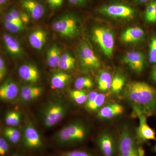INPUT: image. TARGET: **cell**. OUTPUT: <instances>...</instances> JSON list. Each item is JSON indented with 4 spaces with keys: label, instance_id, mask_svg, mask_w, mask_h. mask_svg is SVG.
Listing matches in <instances>:
<instances>
[{
    "label": "cell",
    "instance_id": "cell-24",
    "mask_svg": "<svg viewBox=\"0 0 156 156\" xmlns=\"http://www.w3.org/2000/svg\"><path fill=\"white\" fill-rule=\"evenodd\" d=\"M76 60L75 58L69 53L62 54L58 67L64 71H69L74 68Z\"/></svg>",
    "mask_w": 156,
    "mask_h": 156
},
{
    "label": "cell",
    "instance_id": "cell-9",
    "mask_svg": "<svg viewBox=\"0 0 156 156\" xmlns=\"http://www.w3.org/2000/svg\"><path fill=\"white\" fill-rule=\"evenodd\" d=\"M78 53L83 67L91 69L100 67L99 59L87 42H83L81 44L78 50Z\"/></svg>",
    "mask_w": 156,
    "mask_h": 156
},
{
    "label": "cell",
    "instance_id": "cell-36",
    "mask_svg": "<svg viewBox=\"0 0 156 156\" xmlns=\"http://www.w3.org/2000/svg\"><path fill=\"white\" fill-rule=\"evenodd\" d=\"M7 73V68L2 57H0V80H3Z\"/></svg>",
    "mask_w": 156,
    "mask_h": 156
},
{
    "label": "cell",
    "instance_id": "cell-26",
    "mask_svg": "<svg viewBox=\"0 0 156 156\" xmlns=\"http://www.w3.org/2000/svg\"><path fill=\"white\" fill-rule=\"evenodd\" d=\"M106 95L103 93H98L94 100L85 104V107L89 111L94 112L100 109L105 103Z\"/></svg>",
    "mask_w": 156,
    "mask_h": 156
},
{
    "label": "cell",
    "instance_id": "cell-8",
    "mask_svg": "<svg viewBox=\"0 0 156 156\" xmlns=\"http://www.w3.org/2000/svg\"><path fill=\"white\" fill-rule=\"evenodd\" d=\"M133 108L139 119V126L136 131V138L138 141L144 142L156 140L155 132L148 125L147 117L138 109Z\"/></svg>",
    "mask_w": 156,
    "mask_h": 156
},
{
    "label": "cell",
    "instance_id": "cell-45",
    "mask_svg": "<svg viewBox=\"0 0 156 156\" xmlns=\"http://www.w3.org/2000/svg\"><path fill=\"white\" fill-rule=\"evenodd\" d=\"M11 156H23L22 155L20 154H13L11 155Z\"/></svg>",
    "mask_w": 156,
    "mask_h": 156
},
{
    "label": "cell",
    "instance_id": "cell-31",
    "mask_svg": "<svg viewBox=\"0 0 156 156\" xmlns=\"http://www.w3.org/2000/svg\"><path fill=\"white\" fill-rule=\"evenodd\" d=\"M4 25L7 30L11 32L16 33L23 31L24 29V27L23 24H20L19 23H11L4 21Z\"/></svg>",
    "mask_w": 156,
    "mask_h": 156
},
{
    "label": "cell",
    "instance_id": "cell-22",
    "mask_svg": "<svg viewBox=\"0 0 156 156\" xmlns=\"http://www.w3.org/2000/svg\"><path fill=\"white\" fill-rule=\"evenodd\" d=\"M3 40L6 48L9 53L13 55H19L21 53V47L19 42L13 37L8 34L3 35Z\"/></svg>",
    "mask_w": 156,
    "mask_h": 156
},
{
    "label": "cell",
    "instance_id": "cell-30",
    "mask_svg": "<svg viewBox=\"0 0 156 156\" xmlns=\"http://www.w3.org/2000/svg\"><path fill=\"white\" fill-rule=\"evenodd\" d=\"M126 83V80L122 76L117 74L113 78L112 81V91L114 93H119L122 90Z\"/></svg>",
    "mask_w": 156,
    "mask_h": 156
},
{
    "label": "cell",
    "instance_id": "cell-10",
    "mask_svg": "<svg viewBox=\"0 0 156 156\" xmlns=\"http://www.w3.org/2000/svg\"><path fill=\"white\" fill-rule=\"evenodd\" d=\"M22 141L23 146L28 149H38L43 145L38 131L33 124L30 122L28 123L24 128Z\"/></svg>",
    "mask_w": 156,
    "mask_h": 156
},
{
    "label": "cell",
    "instance_id": "cell-16",
    "mask_svg": "<svg viewBox=\"0 0 156 156\" xmlns=\"http://www.w3.org/2000/svg\"><path fill=\"white\" fill-rule=\"evenodd\" d=\"M20 92L18 86L11 80H8L0 87V98L5 101H12L16 99Z\"/></svg>",
    "mask_w": 156,
    "mask_h": 156
},
{
    "label": "cell",
    "instance_id": "cell-33",
    "mask_svg": "<svg viewBox=\"0 0 156 156\" xmlns=\"http://www.w3.org/2000/svg\"><path fill=\"white\" fill-rule=\"evenodd\" d=\"M9 144L8 140L4 137L0 138V156H5L9 151Z\"/></svg>",
    "mask_w": 156,
    "mask_h": 156
},
{
    "label": "cell",
    "instance_id": "cell-11",
    "mask_svg": "<svg viewBox=\"0 0 156 156\" xmlns=\"http://www.w3.org/2000/svg\"><path fill=\"white\" fill-rule=\"evenodd\" d=\"M98 148L103 156H115L117 144L112 134L107 132L101 134L97 138Z\"/></svg>",
    "mask_w": 156,
    "mask_h": 156
},
{
    "label": "cell",
    "instance_id": "cell-20",
    "mask_svg": "<svg viewBox=\"0 0 156 156\" xmlns=\"http://www.w3.org/2000/svg\"><path fill=\"white\" fill-rule=\"evenodd\" d=\"M71 80V76L64 72H58L52 76L51 85L54 89H63L69 83Z\"/></svg>",
    "mask_w": 156,
    "mask_h": 156
},
{
    "label": "cell",
    "instance_id": "cell-17",
    "mask_svg": "<svg viewBox=\"0 0 156 156\" xmlns=\"http://www.w3.org/2000/svg\"><path fill=\"white\" fill-rule=\"evenodd\" d=\"M43 91L42 87L26 85L21 87L20 94L23 101L30 102L38 98L42 95Z\"/></svg>",
    "mask_w": 156,
    "mask_h": 156
},
{
    "label": "cell",
    "instance_id": "cell-32",
    "mask_svg": "<svg viewBox=\"0 0 156 156\" xmlns=\"http://www.w3.org/2000/svg\"><path fill=\"white\" fill-rule=\"evenodd\" d=\"M149 60L151 63H156V37H154L151 40L150 44Z\"/></svg>",
    "mask_w": 156,
    "mask_h": 156
},
{
    "label": "cell",
    "instance_id": "cell-40",
    "mask_svg": "<svg viewBox=\"0 0 156 156\" xmlns=\"http://www.w3.org/2000/svg\"><path fill=\"white\" fill-rule=\"evenodd\" d=\"M148 22H156V0H154V9L152 16L151 17V19L149 20Z\"/></svg>",
    "mask_w": 156,
    "mask_h": 156
},
{
    "label": "cell",
    "instance_id": "cell-41",
    "mask_svg": "<svg viewBox=\"0 0 156 156\" xmlns=\"http://www.w3.org/2000/svg\"><path fill=\"white\" fill-rule=\"evenodd\" d=\"M20 17H21V20L23 23H27L29 20V17L26 13H22L20 14Z\"/></svg>",
    "mask_w": 156,
    "mask_h": 156
},
{
    "label": "cell",
    "instance_id": "cell-13",
    "mask_svg": "<svg viewBox=\"0 0 156 156\" xmlns=\"http://www.w3.org/2000/svg\"><path fill=\"white\" fill-rule=\"evenodd\" d=\"M20 4L33 19L37 20L44 15V6L37 0H20Z\"/></svg>",
    "mask_w": 156,
    "mask_h": 156
},
{
    "label": "cell",
    "instance_id": "cell-6",
    "mask_svg": "<svg viewBox=\"0 0 156 156\" xmlns=\"http://www.w3.org/2000/svg\"><path fill=\"white\" fill-rule=\"evenodd\" d=\"M92 38L105 55L111 58L115 46L114 36L112 30L103 27H95L92 31Z\"/></svg>",
    "mask_w": 156,
    "mask_h": 156
},
{
    "label": "cell",
    "instance_id": "cell-28",
    "mask_svg": "<svg viewBox=\"0 0 156 156\" xmlns=\"http://www.w3.org/2000/svg\"><path fill=\"white\" fill-rule=\"evenodd\" d=\"M69 94L72 99L77 104H85L87 100L88 95L83 90H71L69 91Z\"/></svg>",
    "mask_w": 156,
    "mask_h": 156
},
{
    "label": "cell",
    "instance_id": "cell-5",
    "mask_svg": "<svg viewBox=\"0 0 156 156\" xmlns=\"http://www.w3.org/2000/svg\"><path fill=\"white\" fill-rule=\"evenodd\" d=\"M100 14L115 19L129 20L134 18L136 10L124 3L114 2L105 4L98 9Z\"/></svg>",
    "mask_w": 156,
    "mask_h": 156
},
{
    "label": "cell",
    "instance_id": "cell-39",
    "mask_svg": "<svg viewBox=\"0 0 156 156\" xmlns=\"http://www.w3.org/2000/svg\"><path fill=\"white\" fill-rule=\"evenodd\" d=\"M9 12L11 13V14H12L13 17H14L18 22H19L20 23L23 24V23L22 22L21 17H20V14L18 11H17L16 9H11L10 11H9Z\"/></svg>",
    "mask_w": 156,
    "mask_h": 156
},
{
    "label": "cell",
    "instance_id": "cell-3",
    "mask_svg": "<svg viewBox=\"0 0 156 156\" xmlns=\"http://www.w3.org/2000/svg\"><path fill=\"white\" fill-rule=\"evenodd\" d=\"M67 105L60 100L50 101L40 112V119L47 128L54 127L63 119L68 112Z\"/></svg>",
    "mask_w": 156,
    "mask_h": 156
},
{
    "label": "cell",
    "instance_id": "cell-1",
    "mask_svg": "<svg viewBox=\"0 0 156 156\" xmlns=\"http://www.w3.org/2000/svg\"><path fill=\"white\" fill-rule=\"evenodd\" d=\"M124 95L133 108L138 109L148 117L156 109V89L146 83L133 81L126 86Z\"/></svg>",
    "mask_w": 156,
    "mask_h": 156
},
{
    "label": "cell",
    "instance_id": "cell-46",
    "mask_svg": "<svg viewBox=\"0 0 156 156\" xmlns=\"http://www.w3.org/2000/svg\"><path fill=\"white\" fill-rule=\"evenodd\" d=\"M154 150H155V152L156 153V143L155 144V147H154Z\"/></svg>",
    "mask_w": 156,
    "mask_h": 156
},
{
    "label": "cell",
    "instance_id": "cell-21",
    "mask_svg": "<svg viewBox=\"0 0 156 156\" xmlns=\"http://www.w3.org/2000/svg\"><path fill=\"white\" fill-rule=\"evenodd\" d=\"M61 55L60 48L57 45L53 44L51 46L47 53V61L48 66L53 68L58 67Z\"/></svg>",
    "mask_w": 156,
    "mask_h": 156
},
{
    "label": "cell",
    "instance_id": "cell-23",
    "mask_svg": "<svg viewBox=\"0 0 156 156\" xmlns=\"http://www.w3.org/2000/svg\"><path fill=\"white\" fill-rule=\"evenodd\" d=\"M112 78L110 73L103 71L100 73L97 78V85L98 89L102 92L108 91L111 88Z\"/></svg>",
    "mask_w": 156,
    "mask_h": 156
},
{
    "label": "cell",
    "instance_id": "cell-14",
    "mask_svg": "<svg viewBox=\"0 0 156 156\" xmlns=\"http://www.w3.org/2000/svg\"><path fill=\"white\" fill-rule=\"evenodd\" d=\"M124 108L120 104L112 102L109 103L101 108L97 113L98 119L110 120L122 115L124 112Z\"/></svg>",
    "mask_w": 156,
    "mask_h": 156
},
{
    "label": "cell",
    "instance_id": "cell-38",
    "mask_svg": "<svg viewBox=\"0 0 156 156\" xmlns=\"http://www.w3.org/2000/svg\"><path fill=\"white\" fill-rule=\"evenodd\" d=\"M71 5L76 6H83L87 5L89 0H68Z\"/></svg>",
    "mask_w": 156,
    "mask_h": 156
},
{
    "label": "cell",
    "instance_id": "cell-7",
    "mask_svg": "<svg viewBox=\"0 0 156 156\" xmlns=\"http://www.w3.org/2000/svg\"><path fill=\"white\" fill-rule=\"evenodd\" d=\"M53 30L62 36L72 38L78 34L77 22L72 14H65L52 23Z\"/></svg>",
    "mask_w": 156,
    "mask_h": 156
},
{
    "label": "cell",
    "instance_id": "cell-12",
    "mask_svg": "<svg viewBox=\"0 0 156 156\" xmlns=\"http://www.w3.org/2000/svg\"><path fill=\"white\" fill-rule=\"evenodd\" d=\"M123 61L131 70L136 73H141L144 68V55L139 51L128 52L124 56Z\"/></svg>",
    "mask_w": 156,
    "mask_h": 156
},
{
    "label": "cell",
    "instance_id": "cell-42",
    "mask_svg": "<svg viewBox=\"0 0 156 156\" xmlns=\"http://www.w3.org/2000/svg\"><path fill=\"white\" fill-rule=\"evenodd\" d=\"M151 77L152 80L154 81V82H156V66L154 68L153 70Z\"/></svg>",
    "mask_w": 156,
    "mask_h": 156
},
{
    "label": "cell",
    "instance_id": "cell-34",
    "mask_svg": "<svg viewBox=\"0 0 156 156\" xmlns=\"http://www.w3.org/2000/svg\"><path fill=\"white\" fill-rule=\"evenodd\" d=\"M62 156H93L91 154L81 150L67 151L62 154Z\"/></svg>",
    "mask_w": 156,
    "mask_h": 156
},
{
    "label": "cell",
    "instance_id": "cell-25",
    "mask_svg": "<svg viewBox=\"0 0 156 156\" xmlns=\"http://www.w3.org/2000/svg\"><path fill=\"white\" fill-rule=\"evenodd\" d=\"M3 134L4 137L13 144L18 143L21 137L20 132L15 127H6L3 130Z\"/></svg>",
    "mask_w": 156,
    "mask_h": 156
},
{
    "label": "cell",
    "instance_id": "cell-35",
    "mask_svg": "<svg viewBox=\"0 0 156 156\" xmlns=\"http://www.w3.org/2000/svg\"><path fill=\"white\" fill-rule=\"evenodd\" d=\"M154 9V0H152L147 5L144 13V17L146 20L147 22H148L151 17L152 16Z\"/></svg>",
    "mask_w": 156,
    "mask_h": 156
},
{
    "label": "cell",
    "instance_id": "cell-44",
    "mask_svg": "<svg viewBox=\"0 0 156 156\" xmlns=\"http://www.w3.org/2000/svg\"><path fill=\"white\" fill-rule=\"evenodd\" d=\"M7 1H8V0H0V5H1V6L3 5L6 4Z\"/></svg>",
    "mask_w": 156,
    "mask_h": 156
},
{
    "label": "cell",
    "instance_id": "cell-27",
    "mask_svg": "<svg viewBox=\"0 0 156 156\" xmlns=\"http://www.w3.org/2000/svg\"><path fill=\"white\" fill-rule=\"evenodd\" d=\"M21 114L17 110H11L7 112L5 115V123L8 126L15 127L21 122Z\"/></svg>",
    "mask_w": 156,
    "mask_h": 156
},
{
    "label": "cell",
    "instance_id": "cell-43",
    "mask_svg": "<svg viewBox=\"0 0 156 156\" xmlns=\"http://www.w3.org/2000/svg\"><path fill=\"white\" fill-rule=\"evenodd\" d=\"M134 1L135 2L138 4H143L148 2L150 0H134Z\"/></svg>",
    "mask_w": 156,
    "mask_h": 156
},
{
    "label": "cell",
    "instance_id": "cell-37",
    "mask_svg": "<svg viewBox=\"0 0 156 156\" xmlns=\"http://www.w3.org/2000/svg\"><path fill=\"white\" fill-rule=\"evenodd\" d=\"M48 5L51 9H56L61 7L63 0H47Z\"/></svg>",
    "mask_w": 156,
    "mask_h": 156
},
{
    "label": "cell",
    "instance_id": "cell-18",
    "mask_svg": "<svg viewBox=\"0 0 156 156\" xmlns=\"http://www.w3.org/2000/svg\"><path fill=\"white\" fill-rule=\"evenodd\" d=\"M48 34L41 29L34 30L29 35V41L33 48L37 50H41L47 41Z\"/></svg>",
    "mask_w": 156,
    "mask_h": 156
},
{
    "label": "cell",
    "instance_id": "cell-15",
    "mask_svg": "<svg viewBox=\"0 0 156 156\" xmlns=\"http://www.w3.org/2000/svg\"><path fill=\"white\" fill-rule=\"evenodd\" d=\"M20 77L23 80L30 83H35L40 79V73L36 66L30 63L23 64L18 70Z\"/></svg>",
    "mask_w": 156,
    "mask_h": 156
},
{
    "label": "cell",
    "instance_id": "cell-4",
    "mask_svg": "<svg viewBox=\"0 0 156 156\" xmlns=\"http://www.w3.org/2000/svg\"><path fill=\"white\" fill-rule=\"evenodd\" d=\"M118 156H144L145 152L140 146L136 137L128 128L120 131L117 144Z\"/></svg>",
    "mask_w": 156,
    "mask_h": 156
},
{
    "label": "cell",
    "instance_id": "cell-29",
    "mask_svg": "<svg viewBox=\"0 0 156 156\" xmlns=\"http://www.w3.org/2000/svg\"><path fill=\"white\" fill-rule=\"evenodd\" d=\"M76 89L79 90L90 89L93 87L94 83L92 79L88 77H80L76 80L74 83Z\"/></svg>",
    "mask_w": 156,
    "mask_h": 156
},
{
    "label": "cell",
    "instance_id": "cell-19",
    "mask_svg": "<svg viewBox=\"0 0 156 156\" xmlns=\"http://www.w3.org/2000/svg\"><path fill=\"white\" fill-rule=\"evenodd\" d=\"M144 35L143 30L139 27H131L127 29L122 34L121 40L123 43L130 44L140 41Z\"/></svg>",
    "mask_w": 156,
    "mask_h": 156
},
{
    "label": "cell",
    "instance_id": "cell-2",
    "mask_svg": "<svg viewBox=\"0 0 156 156\" xmlns=\"http://www.w3.org/2000/svg\"><path fill=\"white\" fill-rule=\"evenodd\" d=\"M89 134V129L85 124L79 121L72 122L56 131L53 140L60 145H69L83 142Z\"/></svg>",
    "mask_w": 156,
    "mask_h": 156
}]
</instances>
